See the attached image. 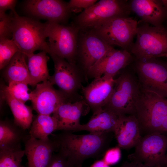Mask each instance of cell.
<instances>
[{
	"label": "cell",
	"mask_w": 167,
	"mask_h": 167,
	"mask_svg": "<svg viewBox=\"0 0 167 167\" xmlns=\"http://www.w3.org/2000/svg\"><path fill=\"white\" fill-rule=\"evenodd\" d=\"M84 30L78 44L77 60L79 69L85 78L88 71L106 53L113 49L111 46L90 28Z\"/></svg>",
	"instance_id": "12"
},
{
	"label": "cell",
	"mask_w": 167,
	"mask_h": 167,
	"mask_svg": "<svg viewBox=\"0 0 167 167\" xmlns=\"http://www.w3.org/2000/svg\"><path fill=\"white\" fill-rule=\"evenodd\" d=\"M25 56L20 52L16 53L4 69L3 74L8 83L24 82L30 85L31 80Z\"/></svg>",
	"instance_id": "25"
},
{
	"label": "cell",
	"mask_w": 167,
	"mask_h": 167,
	"mask_svg": "<svg viewBox=\"0 0 167 167\" xmlns=\"http://www.w3.org/2000/svg\"><path fill=\"white\" fill-rule=\"evenodd\" d=\"M111 133L101 135H76L63 131L53 136L56 151L60 152L74 163L82 166L89 158H98L105 152L111 140Z\"/></svg>",
	"instance_id": "1"
},
{
	"label": "cell",
	"mask_w": 167,
	"mask_h": 167,
	"mask_svg": "<svg viewBox=\"0 0 167 167\" xmlns=\"http://www.w3.org/2000/svg\"><path fill=\"white\" fill-rule=\"evenodd\" d=\"M133 59L131 54L124 50L113 48L103 56L87 71L86 81L89 78L94 79L105 75L110 78L114 76L124 68Z\"/></svg>",
	"instance_id": "15"
},
{
	"label": "cell",
	"mask_w": 167,
	"mask_h": 167,
	"mask_svg": "<svg viewBox=\"0 0 167 167\" xmlns=\"http://www.w3.org/2000/svg\"><path fill=\"white\" fill-rule=\"evenodd\" d=\"M1 93L12 112L14 122L25 130L30 128L33 121L32 108L14 98L4 87Z\"/></svg>",
	"instance_id": "23"
},
{
	"label": "cell",
	"mask_w": 167,
	"mask_h": 167,
	"mask_svg": "<svg viewBox=\"0 0 167 167\" xmlns=\"http://www.w3.org/2000/svg\"></svg>",
	"instance_id": "40"
},
{
	"label": "cell",
	"mask_w": 167,
	"mask_h": 167,
	"mask_svg": "<svg viewBox=\"0 0 167 167\" xmlns=\"http://www.w3.org/2000/svg\"><path fill=\"white\" fill-rule=\"evenodd\" d=\"M46 22L49 49L48 54H54L76 65L79 29L75 26H66L58 23Z\"/></svg>",
	"instance_id": "6"
},
{
	"label": "cell",
	"mask_w": 167,
	"mask_h": 167,
	"mask_svg": "<svg viewBox=\"0 0 167 167\" xmlns=\"http://www.w3.org/2000/svg\"><path fill=\"white\" fill-rule=\"evenodd\" d=\"M120 148L128 149L135 147L140 139L139 123L135 115H122L113 132Z\"/></svg>",
	"instance_id": "20"
},
{
	"label": "cell",
	"mask_w": 167,
	"mask_h": 167,
	"mask_svg": "<svg viewBox=\"0 0 167 167\" xmlns=\"http://www.w3.org/2000/svg\"><path fill=\"white\" fill-rule=\"evenodd\" d=\"M115 79L103 75L94 79L87 86L80 90L83 99L93 113L105 106L112 94Z\"/></svg>",
	"instance_id": "17"
},
{
	"label": "cell",
	"mask_w": 167,
	"mask_h": 167,
	"mask_svg": "<svg viewBox=\"0 0 167 167\" xmlns=\"http://www.w3.org/2000/svg\"><path fill=\"white\" fill-rule=\"evenodd\" d=\"M122 116L104 106L93 113L88 122L81 124L79 131L94 135L113 132Z\"/></svg>",
	"instance_id": "21"
},
{
	"label": "cell",
	"mask_w": 167,
	"mask_h": 167,
	"mask_svg": "<svg viewBox=\"0 0 167 167\" xmlns=\"http://www.w3.org/2000/svg\"><path fill=\"white\" fill-rule=\"evenodd\" d=\"M25 130L7 121L0 122V149H12L21 148V144L30 137Z\"/></svg>",
	"instance_id": "22"
},
{
	"label": "cell",
	"mask_w": 167,
	"mask_h": 167,
	"mask_svg": "<svg viewBox=\"0 0 167 167\" xmlns=\"http://www.w3.org/2000/svg\"><path fill=\"white\" fill-rule=\"evenodd\" d=\"M165 167H167V154L165 156Z\"/></svg>",
	"instance_id": "38"
},
{
	"label": "cell",
	"mask_w": 167,
	"mask_h": 167,
	"mask_svg": "<svg viewBox=\"0 0 167 167\" xmlns=\"http://www.w3.org/2000/svg\"><path fill=\"white\" fill-rule=\"evenodd\" d=\"M24 144L27 167H48L53 153L56 151L52 139L43 140L30 137Z\"/></svg>",
	"instance_id": "19"
},
{
	"label": "cell",
	"mask_w": 167,
	"mask_h": 167,
	"mask_svg": "<svg viewBox=\"0 0 167 167\" xmlns=\"http://www.w3.org/2000/svg\"><path fill=\"white\" fill-rule=\"evenodd\" d=\"M88 167H110L103 159L95 161L90 166Z\"/></svg>",
	"instance_id": "36"
},
{
	"label": "cell",
	"mask_w": 167,
	"mask_h": 167,
	"mask_svg": "<svg viewBox=\"0 0 167 167\" xmlns=\"http://www.w3.org/2000/svg\"><path fill=\"white\" fill-rule=\"evenodd\" d=\"M131 12L127 1L101 0L76 17V26L82 30L91 28L115 17L128 16Z\"/></svg>",
	"instance_id": "9"
},
{
	"label": "cell",
	"mask_w": 167,
	"mask_h": 167,
	"mask_svg": "<svg viewBox=\"0 0 167 167\" xmlns=\"http://www.w3.org/2000/svg\"><path fill=\"white\" fill-rule=\"evenodd\" d=\"M140 90L139 83L131 74L123 72L115 79L112 94L104 106L120 115H135V104Z\"/></svg>",
	"instance_id": "8"
},
{
	"label": "cell",
	"mask_w": 167,
	"mask_h": 167,
	"mask_svg": "<svg viewBox=\"0 0 167 167\" xmlns=\"http://www.w3.org/2000/svg\"><path fill=\"white\" fill-rule=\"evenodd\" d=\"M24 9L30 17L59 24L66 21L71 12L67 3L59 0H26Z\"/></svg>",
	"instance_id": "14"
},
{
	"label": "cell",
	"mask_w": 167,
	"mask_h": 167,
	"mask_svg": "<svg viewBox=\"0 0 167 167\" xmlns=\"http://www.w3.org/2000/svg\"><path fill=\"white\" fill-rule=\"evenodd\" d=\"M54 63V73L49 79L53 85H56L65 96L74 102L83 99L78 92L80 90L84 76L76 65L72 64L56 55L50 54Z\"/></svg>",
	"instance_id": "7"
},
{
	"label": "cell",
	"mask_w": 167,
	"mask_h": 167,
	"mask_svg": "<svg viewBox=\"0 0 167 167\" xmlns=\"http://www.w3.org/2000/svg\"><path fill=\"white\" fill-rule=\"evenodd\" d=\"M20 52L12 39H0V69H4L15 55Z\"/></svg>",
	"instance_id": "28"
},
{
	"label": "cell",
	"mask_w": 167,
	"mask_h": 167,
	"mask_svg": "<svg viewBox=\"0 0 167 167\" xmlns=\"http://www.w3.org/2000/svg\"><path fill=\"white\" fill-rule=\"evenodd\" d=\"M162 57H167V54L163 55Z\"/></svg>",
	"instance_id": "39"
},
{
	"label": "cell",
	"mask_w": 167,
	"mask_h": 167,
	"mask_svg": "<svg viewBox=\"0 0 167 167\" xmlns=\"http://www.w3.org/2000/svg\"><path fill=\"white\" fill-rule=\"evenodd\" d=\"M167 131V116L164 119L161 125L160 133H161Z\"/></svg>",
	"instance_id": "37"
},
{
	"label": "cell",
	"mask_w": 167,
	"mask_h": 167,
	"mask_svg": "<svg viewBox=\"0 0 167 167\" xmlns=\"http://www.w3.org/2000/svg\"><path fill=\"white\" fill-rule=\"evenodd\" d=\"M138 27L136 19L129 16H118L103 21L90 29L109 45L120 46L130 52Z\"/></svg>",
	"instance_id": "5"
},
{
	"label": "cell",
	"mask_w": 167,
	"mask_h": 167,
	"mask_svg": "<svg viewBox=\"0 0 167 167\" xmlns=\"http://www.w3.org/2000/svg\"><path fill=\"white\" fill-rule=\"evenodd\" d=\"M13 14L0 12V39L12 37Z\"/></svg>",
	"instance_id": "30"
},
{
	"label": "cell",
	"mask_w": 167,
	"mask_h": 167,
	"mask_svg": "<svg viewBox=\"0 0 167 167\" xmlns=\"http://www.w3.org/2000/svg\"><path fill=\"white\" fill-rule=\"evenodd\" d=\"M29 132L30 137L47 140L49 136L57 131V124L55 118L50 115L38 114L32 121Z\"/></svg>",
	"instance_id": "26"
},
{
	"label": "cell",
	"mask_w": 167,
	"mask_h": 167,
	"mask_svg": "<svg viewBox=\"0 0 167 167\" xmlns=\"http://www.w3.org/2000/svg\"><path fill=\"white\" fill-rule=\"evenodd\" d=\"M90 109L84 99L62 104L52 114L57 122V130L79 131L81 117L86 115Z\"/></svg>",
	"instance_id": "16"
},
{
	"label": "cell",
	"mask_w": 167,
	"mask_h": 167,
	"mask_svg": "<svg viewBox=\"0 0 167 167\" xmlns=\"http://www.w3.org/2000/svg\"><path fill=\"white\" fill-rule=\"evenodd\" d=\"M129 155L130 161L139 162L149 167H165L167 137L156 133L142 136Z\"/></svg>",
	"instance_id": "10"
},
{
	"label": "cell",
	"mask_w": 167,
	"mask_h": 167,
	"mask_svg": "<svg viewBox=\"0 0 167 167\" xmlns=\"http://www.w3.org/2000/svg\"><path fill=\"white\" fill-rule=\"evenodd\" d=\"M128 2L131 11L153 26L163 25L167 19V7L163 0H131Z\"/></svg>",
	"instance_id": "18"
},
{
	"label": "cell",
	"mask_w": 167,
	"mask_h": 167,
	"mask_svg": "<svg viewBox=\"0 0 167 167\" xmlns=\"http://www.w3.org/2000/svg\"><path fill=\"white\" fill-rule=\"evenodd\" d=\"M17 1L15 0H0V12L5 13L8 10L13 12L15 11V8Z\"/></svg>",
	"instance_id": "34"
},
{
	"label": "cell",
	"mask_w": 167,
	"mask_h": 167,
	"mask_svg": "<svg viewBox=\"0 0 167 167\" xmlns=\"http://www.w3.org/2000/svg\"><path fill=\"white\" fill-rule=\"evenodd\" d=\"M24 155L21 148L0 149V167H24L21 162Z\"/></svg>",
	"instance_id": "27"
},
{
	"label": "cell",
	"mask_w": 167,
	"mask_h": 167,
	"mask_svg": "<svg viewBox=\"0 0 167 167\" xmlns=\"http://www.w3.org/2000/svg\"><path fill=\"white\" fill-rule=\"evenodd\" d=\"M53 85L49 80L45 81L37 84L30 93L32 108L38 114L50 115L62 104L73 102Z\"/></svg>",
	"instance_id": "13"
},
{
	"label": "cell",
	"mask_w": 167,
	"mask_h": 167,
	"mask_svg": "<svg viewBox=\"0 0 167 167\" xmlns=\"http://www.w3.org/2000/svg\"><path fill=\"white\" fill-rule=\"evenodd\" d=\"M12 12L13 21L11 39L20 52L26 57L38 50L48 53L49 49L46 41L47 22L41 23L30 16H20L16 11Z\"/></svg>",
	"instance_id": "2"
},
{
	"label": "cell",
	"mask_w": 167,
	"mask_h": 167,
	"mask_svg": "<svg viewBox=\"0 0 167 167\" xmlns=\"http://www.w3.org/2000/svg\"><path fill=\"white\" fill-rule=\"evenodd\" d=\"M28 85L24 82H13L9 83L8 86L4 88L14 98L25 104L30 100Z\"/></svg>",
	"instance_id": "29"
},
{
	"label": "cell",
	"mask_w": 167,
	"mask_h": 167,
	"mask_svg": "<svg viewBox=\"0 0 167 167\" xmlns=\"http://www.w3.org/2000/svg\"><path fill=\"white\" fill-rule=\"evenodd\" d=\"M136 35L130 52L137 60L156 58L167 54V28L163 25L138 26Z\"/></svg>",
	"instance_id": "4"
},
{
	"label": "cell",
	"mask_w": 167,
	"mask_h": 167,
	"mask_svg": "<svg viewBox=\"0 0 167 167\" xmlns=\"http://www.w3.org/2000/svg\"><path fill=\"white\" fill-rule=\"evenodd\" d=\"M47 53L43 51L27 57L31 80L30 85L32 86H35L41 82L49 80L50 77L47 65L49 58Z\"/></svg>",
	"instance_id": "24"
},
{
	"label": "cell",
	"mask_w": 167,
	"mask_h": 167,
	"mask_svg": "<svg viewBox=\"0 0 167 167\" xmlns=\"http://www.w3.org/2000/svg\"><path fill=\"white\" fill-rule=\"evenodd\" d=\"M96 0H71L67 3L70 12H78L88 8L95 4Z\"/></svg>",
	"instance_id": "32"
},
{
	"label": "cell",
	"mask_w": 167,
	"mask_h": 167,
	"mask_svg": "<svg viewBox=\"0 0 167 167\" xmlns=\"http://www.w3.org/2000/svg\"><path fill=\"white\" fill-rule=\"evenodd\" d=\"M120 167H149L142 163L130 161L126 162Z\"/></svg>",
	"instance_id": "35"
},
{
	"label": "cell",
	"mask_w": 167,
	"mask_h": 167,
	"mask_svg": "<svg viewBox=\"0 0 167 167\" xmlns=\"http://www.w3.org/2000/svg\"><path fill=\"white\" fill-rule=\"evenodd\" d=\"M137 61L135 68L141 88L167 97V66L155 58Z\"/></svg>",
	"instance_id": "11"
},
{
	"label": "cell",
	"mask_w": 167,
	"mask_h": 167,
	"mask_svg": "<svg viewBox=\"0 0 167 167\" xmlns=\"http://www.w3.org/2000/svg\"><path fill=\"white\" fill-rule=\"evenodd\" d=\"M48 167H82L78 165L60 152L53 154Z\"/></svg>",
	"instance_id": "31"
},
{
	"label": "cell",
	"mask_w": 167,
	"mask_h": 167,
	"mask_svg": "<svg viewBox=\"0 0 167 167\" xmlns=\"http://www.w3.org/2000/svg\"><path fill=\"white\" fill-rule=\"evenodd\" d=\"M120 149L118 146L108 149L105 152L102 159L109 165L117 163L121 157Z\"/></svg>",
	"instance_id": "33"
},
{
	"label": "cell",
	"mask_w": 167,
	"mask_h": 167,
	"mask_svg": "<svg viewBox=\"0 0 167 167\" xmlns=\"http://www.w3.org/2000/svg\"><path fill=\"white\" fill-rule=\"evenodd\" d=\"M135 116L142 136L160 133L161 125L167 116V99L155 92L141 88L135 104Z\"/></svg>",
	"instance_id": "3"
}]
</instances>
